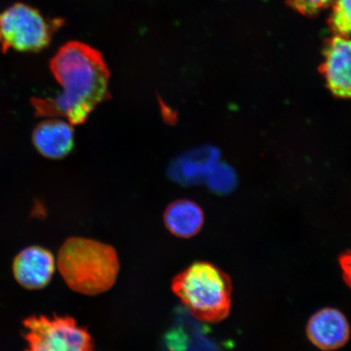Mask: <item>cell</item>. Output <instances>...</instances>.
I'll list each match as a JSON object with an SVG mask.
<instances>
[{"label":"cell","mask_w":351,"mask_h":351,"mask_svg":"<svg viewBox=\"0 0 351 351\" xmlns=\"http://www.w3.org/2000/svg\"><path fill=\"white\" fill-rule=\"evenodd\" d=\"M50 68L61 92L54 98H34L35 112L83 124L108 95L110 73L102 55L85 43L69 42L51 59Z\"/></svg>","instance_id":"obj_1"},{"label":"cell","mask_w":351,"mask_h":351,"mask_svg":"<svg viewBox=\"0 0 351 351\" xmlns=\"http://www.w3.org/2000/svg\"><path fill=\"white\" fill-rule=\"evenodd\" d=\"M57 265L69 287L87 295L111 289L120 267L117 253L111 245L84 238L66 240Z\"/></svg>","instance_id":"obj_2"},{"label":"cell","mask_w":351,"mask_h":351,"mask_svg":"<svg viewBox=\"0 0 351 351\" xmlns=\"http://www.w3.org/2000/svg\"><path fill=\"white\" fill-rule=\"evenodd\" d=\"M173 291L189 313L204 322H221L231 307V280L208 263L197 262L176 276Z\"/></svg>","instance_id":"obj_3"},{"label":"cell","mask_w":351,"mask_h":351,"mask_svg":"<svg viewBox=\"0 0 351 351\" xmlns=\"http://www.w3.org/2000/svg\"><path fill=\"white\" fill-rule=\"evenodd\" d=\"M39 11L15 3L0 13V46L3 51L38 52L49 45L54 29Z\"/></svg>","instance_id":"obj_4"},{"label":"cell","mask_w":351,"mask_h":351,"mask_svg":"<svg viewBox=\"0 0 351 351\" xmlns=\"http://www.w3.org/2000/svg\"><path fill=\"white\" fill-rule=\"evenodd\" d=\"M25 339L29 350L87 351L94 342L85 328L71 317L33 315L25 319Z\"/></svg>","instance_id":"obj_5"},{"label":"cell","mask_w":351,"mask_h":351,"mask_svg":"<svg viewBox=\"0 0 351 351\" xmlns=\"http://www.w3.org/2000/svg\"><path fill=\"white\" fill-rule=\"evenodd\" d=\"M320 66L326 85L336 97L351 99V39L336 34L324 47Z\"/></svg>","instance_id":"obj_6"},{"label":"cell","mask_w":351,"mask_h":351,"mask_svg":"<svg viewBox=\"0 0 351 351\" xmlns=\"http://www.w3.org/2000/svg\"><path fill=\"white\" fill-rule=\"evenodd\" d=\"M12 270L21 287L28 289H42L49 284L55 273V258L48 250L33 245L17 254Z\"/></svg>","instance_id":"obj_7"},{"label":"cell","mask_w":351,"mask_h":351,"mask_svg":"<svg viewBox=\"0 0 351 351\" xmlns=\"http://www.w3.org/2000/svg\"><path fill=\"white\" fill-rule=\"evenodd\" d=\"M307 336L315 346L322 350H335L349 340L350 329L348 319L339 311L323 309L309 320Z\"/></svg>","instance_id":"obj_8"},{"label":"cell","mask_w":351,"mask_h":351,"mask_svg":"<svg viewBox=\"0 0 351 351\" xmlns=\"http://www.w3.org/2000/svg\"><path fill=\"white\" fill-rule=\"evenodd\" d=\"M71 123L60 119L43 121L35 127L33 143L42 156L59 160L67 156L74 146Z\"/></svg>","instance_id":"obj_9"},{"label":"cell","mask_w":351,"mask_h":351,"mask_svg":"<svg viewBox=\"0 0 351 351\" xmlns=\"http://www.w3.org/2000/svg\"><path fill=\"white\" fill-rule=\"evenodd\" d=\"M167 229L179 238L189 239L195 236L203 227V210L195 202L180 199L167 208L164 215Z\"/></svg>","instance_id":"obj_10"},{"label":"cell","mask_w":351,"mask_h":351,"mask_svg":"<svg viewBox=\"0 0 351 351\" xmlns=\"http://www.w3.org/2000/svg\"><path fill=\"white\" fill-rule=\"evenodd\" d=\"M216 158L217 152L213 148L202 147L187 152L171 165L170 177L186 185L195 183L208 175Z\"/></svg>","instance_id":"obj_11"},{"label":"cell","mask_w":351,"mask_h":351,"mask_svg":"<svg viewBox=\"0 0 351 351\" xmlns=\"http://www.w3.org/2000/svg\"><path fill=\"white\" fill-rule=\"evenodd\" d=\"M328 17L332 32L343 36H351V0H335Z\"/></svg>","instance_id":"obj_12"},{"label":"cell","mask_w":351,"mask_h":351,"mask_svg":"<svg viewBox=\"0 0 351 351\" xmlns=\"http://www.w3.org/2000/svg\"><path fill=\"white\" fill-rule=\"evenodd\" d=\"M335 0H287L289 6L301 14L314 16L331 6Z\"/></svg>","instance_id":"obj_13"},{"label":"cell","mask_w":351,"mask_h":351,"mask_svg":"<svg viewBox=\"0 0 351 351\" xmlns=\"http://www.w3.org/2000/svg\"><path fill=\"white\" fill-rule=\"evenodd\" d=\"M340 265L343 271L346 282L351 288V252L346 253L340 258Z\"/></svg>","instance_id":"obj_14"}]
</instances>
